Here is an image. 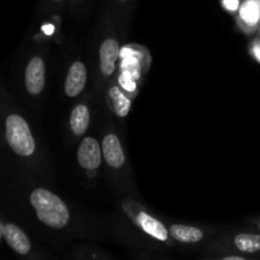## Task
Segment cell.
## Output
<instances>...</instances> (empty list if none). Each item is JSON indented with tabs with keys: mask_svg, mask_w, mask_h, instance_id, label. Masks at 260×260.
I'll return each mask as SVG.
<instances>
[{
	"mask_svg": "<svg viewBox=\"0 0 260 260\" xmlns=\"http://www.w3.org/2000/svg\"><path fill=\"white\" fill-rule=\"evenodd\" d=\"M76 161L88 174L94 175L103 164L102 144L94 136H84L76 151Z\"/></svg>",
	"mask_w": 260,
	"mask_h": 260,
	"instance_id": "cell-9",
	"label": "cell"
},
{
	"mask_svg": "<svg viewBox=\"0 0 260 260\" xmlns=\"http://www.w3.org/2000/svg\"><path fill=\"white\" fill-rule=\"evenodd\" d=\"M241 2H243V0H220V4L226 13H229L230 15L235 17V15L238 14L239 9H240Z\"/></svg>",
	"mask_w": 260,
	"mask_h": 260,
	"instance_id": "cell-18",
	"label": "cell"
},
{
	"mask_svg": "<svg viewBox=\"0 0 260 260\" xmlns=\"http://www.w3.org/2000/svg\"><path fill=\"white\" fill-rule=\"evenodd\" d=\"M90 107L85 102H79L71 111L69 117V127L74 137H84L90 126Z\"/></svg>",
	"mask_w": 260,
	"mask_h": 260,
	"instance_id": "cell-15",
	"label": "cell"
},
{
	"mask_svg": "<svg viewBox=\"0 0 260 260\" xmlns=\"http://www.w3.org/2000/svg\"><path fill=\"white\" fill-rule=\"evenodd\" d=\"M0 128L3 141L15 159L25 165L37 160L38 145L29 122L4 98H0Z\"/></svg>",
	"mask_w": 260,
	"mask_h": 260,
	"instance_id": "cell-1",
	"label": "cell"
},
{
	"mask_svg": "<svg viewBox=\"0 0 260 260\" xmlns=\"http://www.w3.org/2000/svg\"><path fill=\"white\" fill-rule=\"evenodd\" d=\"M121 43L114 35H108L103 38L98 48V73L99 80L103 84L111 83L116 79L119 66Z\"/></svg>",
	"mask_w": 260,
	"mask_h": 260,
	"instance_id": "cell-5",
	"label": "cell"
},
{
	"mask_svg": "<svg viewBox=\"0 0 260 260\" xmlns=\"http://www.w3.org/2000/svg\"><path fill=\"white\" fill-rule=\"evenodd\" d=\"M116 81L119 85V88L131 99L136 98L142 84L141 79L137 78L136 75H134L129 71L124 70V69H118L116 75Z\"/></svg>",
	"mask_w": 260,
	"mask_h": 260,
	"instance_id": "cell-16",
	"label": "cell"
},
{
	"mask_svg": "<svg viewBox=\"0 0 260 260\" xmlns=\"http://www.w3.org/2000/svg\"><path fill=\"white\" fill-rule=\"evenodd\" d=\"M235 20L238 28L246 37H254L260 22V0H243Z\"/></svg>",
	"mask_w": 260,
	"mask_h": 260,
	"instance_id": "cell-11",
	"label": "cell"
},
{
	"mask_svg": "<svg viewBox=\"0 0 260 260\" xmlns=\"http://www.w3.org/2000/svg\"><path fill=\"white\" fill-rule=\"evenodd\" d=\"M116 2H118V3H128V2H131V0H116Z\"/></svg>",
	"mask_w": 260,
	"mask_h": 260,
	"instance_id": "cell-21",
	"label": "cell"
},
{
	"mask_svg": "<svg viewBox=\"0 0 260 260\" xmlns=\"http://www.w3.org/2000/svg\"><path fill=\"white\" fill-rule=\"evenodd\" d=\"M132 103L134 99L129 98L117 84L116 79L109 83L108 89H107V104L111 109L112 113L119 119H124L129 114L132 109Z\"/></svg>",
	"mask_w": 260,
	"mask_h": 260,
	"instance_id": "cell-13",
	"label": "cell"
},
{
	"mask_svg": "<svg viewBox=\"0 0 260 260\" xmlns=\"http://www.w3.org/2000/svg\"><path fill=\"white\" fill-rule=\"evenodd\" d=\"M248 51H249V55L251 56L254 61L260 63V37L259 36H254L251 37L250 42L248 45Z\"/></svg>",
	"mask_w": 260,
	"mask_h": 260,
	"instance_id": "cell-17",
	"label": "cell"
},
{
	"mask_svg": "<svg viewBox=\"0 0 260 260\" xmlns=\"http://www.w3.org/2000/svg\"><path fill=\"white\" fill-rule=\"evenodd\" d=\"M28 203L37 220L52 230H62L71 221V212L65 201L45 187H35L28 193Z\"/></svg>",
	"mask_w": 260,
	"mask_h": 260,
	"instance_id": "cell-2",
	"label": "cell"
},
{
	"mask_svg": "<svg viewBox=\"0 0 260 260\" xmlns=\"http://www.w3.org/2000/svg\"><path fill=\"white\" fill-rule=\"evenodd\" d=\"M47 65L42 53H33L23 69V86L30 98H40L46 89Z\"/></svg>",
	"mask_w": 260,
	"mask_h": 260,
	"instance_id": "cell-6",
	"label": "cell"
},
{
	"mask_svg": "<svg viewBox=\"0 0 260 260\" xmlns=\"http://www.w3.org/2000/svg\"><path fill=\"white\" fill-rule=\"evenodd\" d=\"M243 254L250 256L253 260L260 259V231H240L229 234L228 236L217 241L216 251Z\"/></svg>",
	"mask_w": 260,
	"mask_h": 260,
	"instance_id": "cell-4",
	"label": "cell"
},
{
	"mask_svg": "<svg viewBox=\"0 0 260 260\" xmlns=\"http://www.w3.org/2000/svg\"><path fill=\"white\" fill-rule=\"evenodd\" d=\"M102 152H103V161L106 162L109 170L121 173L126 169V151L121 137L114 129L108 128L104 131L102 137Z\"/></svg>",
	"mask_w": 260,
	"mask_h": 260,
	"instance_id": "cell-8",
	"label": "cell"
},
{
	"mask_svg": "<svg viewBox=\"0 0 260 260\" xmlns=\"http://www.w3.org/2000/svg\"><path fill=\"white\" fill-rule=\"evenodd\" d=\"M71 2H78V0H71Z\"/></svg>",
	"mask_w": 260,
	"mask_h": 260,
	"instance_id": "cell-23",
	"label": "cell"
},
{
	"mask_svg": "<svg viewBox=\"0 0 260 260\" xmlns=\"http://www.w3.org/2000/svg\"><path fill=\"white\" fill-rule=\"evenodd\" d=\"M248 222L250 223L251 226H254L256 230L260 231V216H259V217H255V218H250V220H248Z\"/></svg>",
	"mask_w": 260,
	"mask_h": 260,
	"instance_id": "cell-20",
	"label": "cell"
},
{
	"mask_svg": "<svg viewBox=\"0 0 260 260\" xmlns=\"http://www.w3.org/2000/svg\"><path fill=\"white\" fill-rule=\"evenodd\" d=\"M0 135H2V128H0Z\"/></svg>",
	"mask_w": 260,
	"mask_h": 260,
	"instance_id": "cell-24",
	"label": "cell"
},
{
	"mask_svg": "<svg viewBox=\"0 0 260 260\" xmlns=\"http://www.w3.org/2000/svg\"><path fill=\"white\" fill-rule=\"evenodd\" d=\"M122 210L127 217L149 238L168 246H174L175 241L170 236L168 226L149 212L142 205L132 198H126L122 202Z\"/></svg>",
	"mask_w": 260,
	"mask_h": 260,
	"instance_id": "cell-3",
	"label": "cell"
},
{
	"mask_svg": "<svg viewBox=\"0 0 260 260\" xmlns=\"http://www.w3.org/2000/svg\"><path fill=\"white\" fill-rule=\"evenodd\" d=\"M256 36H259L260 37V22H259V27H258V32H256Z\"/></svg>",
	"mask_w": 260,
	"mask_h": 260,
	"instance_id": "cell-22",
	"label": "cell"
},
{
	"mask_svg": "<svg viewBox=\"0 0 260 260\" xmlns=\"http://www.w3.org/2000/svg\"><path fill=\"white\" fill-rule=\"evenodd\" d=\"M50 3V7H52L53 9H62L65 7V3L66 0H48Z\"/></svg>",
	"mask_w": 260,
	"mask_h": 260,
	"instance_id": "cell-19",
	"label": "cell"
},
{
	"mask_svg": "<svg viewBox=\"0 0 260 260\" xmlns=\"http://www.w3.org/2000/svg\"><path fill=\"white\" fill-rule=\"evenodd\" d=\"M88 83V68L81 60H75L69 66L63 83V91L68 98H76L85 89Z\"/></svg>",
	"mask_w": 260,
	"mask_h": 260,
	"instance_id": "cell-12",
	"label": "cell"
},
{
	"mask_svg": "<svg viewBox=\"0 0 260 260\" xmlns=\"http://www.w3.org/2000/svg\"><path fill=\"white\" fill-rule=\"evenodd\" d=\"M170 236L175 243L183 244V245H196L201 244L207 239L208 231L203 228L192 225H184V223H172L168 226Z\"/></svg>",
	"mask_w": 260,
	"mask_h": 260,
	"instance_id": "cell-14",
	"label": "cell"
},
{
	"mask_svg": "<svg viewBox=\"0 0 260 260\" xmlns=\"http://www.w3.org/2000/svg\"><path fill=\"white\" fill-rule=\"evenodd\" d=\"M0 233L7 245L20 256H29L33 251L32 241L22 228L10 221L0 220Z\"/></svg>",
	"mask_w": 260,
	"mask_h": 260,
	"instance_id": "cell-10",
	"label": "cell"
},
{
	"mask_svg": "<svg viewBox=\"0 0 260 260\" xmlns=\"http://www.w3.org/2000/svg\"><path fill=\"white\" fill-rule=\"evenodd\" d=\"M150 66H151V55L145 46L136 45V43L122 46L118 69H124L144 80L145 74L147 73Z\"/></svg>",
	"mask_w": 260,
	"mask_h": 260,
	"instance_id": "cell-7",
	"label": "cell"
}]
</instances>
